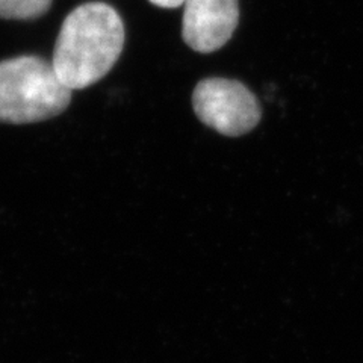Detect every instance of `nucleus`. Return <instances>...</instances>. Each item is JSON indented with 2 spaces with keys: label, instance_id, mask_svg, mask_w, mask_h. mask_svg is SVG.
Returning <instances> with one entry per match:
<instances>
[{
  "label": "nucleus",
  "instance_id": "obj_1",
  "mask_svg": "<svg viewBox=\"0 0 363 363\" xmlns=\"http://www.w3.org/2000/svg\"><path fill=\"white\" fill-rule=\"evenodd\" d=\"M123 45L124 25L117 11L104 2H88L64 20L52 65L65 86L84 89L112 70Z\"/></svg>",
  "mask_w": 363,
  "mask_h": 363
},
{
  "label": "nucleus",
  "instance_id": "obj_3",
  "mask_svg": "<svg viewBox=\"0 0 363 363\" xmlns=\"http://www.w3.org/2000/svg\"><path fill=\"white\" fill-rule=\"evenodd\" d=\"M192 106L203 124L225 136H241L253 130L262 111L256 96L233 79L209 77L192 93Z\"/></svg>",
  "mask_w": 363,
  "mask_h": 363
},
{
  "label": "nucleus",
  "instance_id": "obj_5",
  "mask_svg": "<svg viewBox=\"0 0 363 363\" xmlns=\"http://www.w3.org/2000/svg\"><path fill=\"white\" fill-rule=\"evenodd\" d=\"M52 0H0V18L35 20L48 13Z\"/></svg>",
  "mask_w": 363,
  "mask_h": 363
},
{
  "label": "nucleus",
  "instance_id": "obj_2",
  "mask_svg": "<svg viewBox=\"0 0 363 363\" xmlns=\"http://www.w3.org/2000/svg\"><path fill=\"white\" fill-rule=\"evenodd\" d=\"M72 89L62 84L52 61L18 56L0 61V121L28 124L62 113Z\"/></svg>",
  "mask_w": 363,
  "mask_h": 363
},
{
  "label": "nucleus",
  "instance_id": "obj_4",
  "mask_svg": "<svg viewBox=\"0 0 363 363\" xmlns=\"http://www.w3.org/2000/svg\"><path fill=\"white\" fill-rule=\"evenodd\" d=\"M184 5L182 37L199 53L221 49L240 23L238 0H185Z\"/></svg>",
  "mask_w": 363,
  "mask_h": 363
},
{
  "label": "nucleus",
  "instance_id": "obj_6",
  "mask_svg": "<svg viewBox=\"0 0 363 363\" xmlns=\"http://www.w3.org/2000/svg\"><path fill=\"white\" fill-rule=\"evenodd\" d=\"M150 4H153L159 8L173 9V8H179L180 5H184L185 0H150Z\"/></svg>",
  "mask_w": 363,
  "mask_h": 363
}]
</instances>
